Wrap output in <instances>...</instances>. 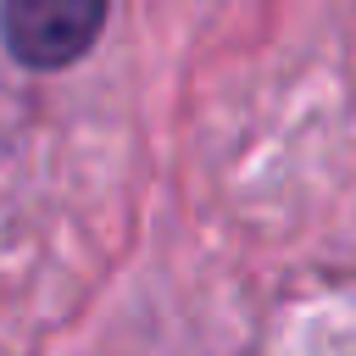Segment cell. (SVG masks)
<instances>
[{
	"instance_id": "1",
	"label": "cell",
	"mask_w": 356,
	"mask_h": 356,
	"mask_svg": "<svg viewBox=\"0 0 356 356\" xmlns=\"http://www.w3.org/2000/svg\"><path fill=\"white\" fill-rule=\"evenodd\" d=\"M111 0H0V44L22 72H67L106 28Z\"/></svg>"
}]
</instances>
